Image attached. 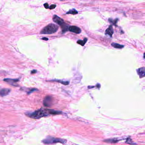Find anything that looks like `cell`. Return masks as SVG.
Returning <instances> with one entry per match:
<instances>
[{
  "instance_id": "cell-1",
  "label": "cell",
  "mask_w": 145,
  "mask_h": 145,
  "mask_svg": "<svg viewBox=\"0 0 145 145\" xmlns=\"http://www.w3.org/2000/svg\"><path fill=\"white\" fill-rule=\"evenodd\" d=\"M25 115L30 118L39 119L50 115L49 109H39L32 112H27Z\"/></svg>"
},
{
  "instance_id": "cell-2",
  "label": "cell",
  "mask_w": 145,
  "mask_h": 145,
  "mask_svg": "<svg viewBox=\"0 0 145 145\" xmlns=\"http://www.w3.org/2000/svg\"><path fill=\"white\" fill-rule=\"evenodd\" d=\"M58 29V25L53 23H50L45 27H44L42 29L40 33L43 35L52 34L56 32Z\"/></svg>"
},
{
  "instance_id": "cell-3",
  "label": "cell",
  "mask_w": 145,
  "mask_h": 145,
  "mask_svg": "<svg viewBox=\"0 0 145 145\" xmlns=\"http://www.w3.org/2000/svg\"><path fill=\"white\" fill-rule=\"evenodd\" d=\"M42 142L45 144H53L54 143H65L66 142V141L63 139L56 138L54 137L48 136L46 137L45 139H44Z\"/></svg>"
},
{
  "instance_id": "cell-4",
  "label": "cell",
  "mask_w": 145,
  "mask_h": 145,
  "mask_svg": "<svg viewBox=\"0 0 145 145\" xmlns=\"http://www.w3.org/2000/svg\"><path fill=\"white\" fill-rule=\"evenodd\" d=\"M52 19L54 23H56L60 26L62 29V31L63 33L67 31V29L68 28V25L65 23L63 19L57 15H54L53 16Z\"/></svg>"
},
{
  "instance_id": "cell-5",
  "label": "cell",
  "mask_w": 145,
  "mask_h": 145,
  "mask_svg": "<svg viewBox=\"0 0 145 145\" xmlns=\"http://www.w3.org/2000/svg\"><path fill=\"white\" fill-rule=\"evenodd\" d=\"M53 101V99L52 96H47L44 99L43 101L44 105L46 107H50L52 106Z\"/></svg>"
},
{
  "instance_id": "cell-6",
  "label": "cell",
  "mask_w": 145,
  "mask_h": 145,
  "mask_svg": "<svg viewBox=\"0 0 145 145\" xmlns=\"http://www.w3.org/2000/svg\"><path fill=\"white\" fill-rule=\"evenodd\" d=\"M68 30L69 31L76 34H79L81 32V30L79 27L75 26H72L68 27Z\"/></svg>"
},
{
  "instance_id": "cell-7",
  "label": "cell",
  "mask_w": 145,
  "mask_h": 145,
  "mask_svg": "<svg viewBox=\"0 0 145 145\" xmlns=\"http://www.w3.org/2000/svg\"><path fill=\"white\" fill-rule=\"evenodd\" d=\"M11 90L9 89H3L0 90V96L1 97H4L10 93Z\"/></svg>"
},
{
  "instance_id": "cell-8",
  "label": "cell",
  "mask_w": 145,
  "mask_h": 145,
  "mask_svg": "<svg viewBox=\"0 0 145 145\" xmlns=\"http://www.w3.org/2000/svg\"><path fill=\"white\" fill-rule=\"evenodd\" d=\"M137 73L139 75L140 77H145V68L144 67L139 68L137 70Z\"/></svg>"
},
{
  "instance_id": "cell-9",
  "label": "cell",
  "mask_w": 145,
  "mask_h": 145,
  "mask_svg": "<svg viewBox=\"0 0 145 145\" xmlns=\"http://www.w3.org/2000/svg\"><path fill=\"white\" fill-rule=\"evenodd\" d=\"M114 33L113 29L112 28V26L110 25L109 27L107 28L105 32V34L106 35H109L110 37H112V35Z\"/></svg>"
},
{
  "instance_id": "cell-10",
  "label": "cell",
  "mask_w": 145,
  "mask_h": 145,
  "mask_svg": "<svg viewBox=\"0 0 145 145\" xmlns=\"http://www.w3.org/2000/svg\"><path fill=\"white\" fill-rule=\"evenodd\" d=\"M4 81H5L6 82L10 83V84H13V83L18 82L19 80L18 79H9V78H6V79H4Z\"/></svg>"
},
{
  "instance_id": "cell-11",
  "label": "cell",
  "mask_w": 145,
  "mask_h": 145,
  "mask_svg": "<svg viewBox=\"0 0 145 145\" xmlns=\"http://www.w3.org/2000/svg\"><path fill=\"white\" fill-rule=\"evenodd\" d=\"M111 45L112 46H113L114 48H116V49H121L124 47V46L123 45H120L119 44H117L115 43H112V44H111Z\"/></svg>"
},
{
  "instance_id": "cell-12",
  "label": "cell",
  "mask_w": 145,
  "mask_h": 145,
  "mask_svg": "<svg viewBox=\"0 0 145 145\" xmlns=\"http://www.w3.org/2000/svg\"><path fill=\"white\" fill-rule=\"evenodd\" d=\"M119 140L116 138H112V139H107L104 140V142L106 143H115L118 142Z\"/></svg>"
},
{
  "instance_id": "cell-13",
  "label": "cell",
  "mask_w": 145,
  "mask_h": 145,
  "mask_svg": "<svg viewBox=\"0 0 145 145\" xmlns=\"http://www.w3.org/2000/svg\"><path fill=\"white\" fill-rule=\"evenodd\" d=\"M62 112L58 111L56 110H52V109H49V113L50 115H56V114H60Z\"/></svg>"
},
{
  "instance_id": "cell-14",
  "label": "cell",
  "mask_w": 145,
  "mask_h": 145,
  "mask_svg": "<svg viewBox=\"0 0 145 145\" xmlns=\"http://www.w3.org/2000/svg\"><path fill=\"white\" fill-rule=\"evenodd\" d=\"M87 40H88V39H87V38H85L83 41H82V40H78L77 42V44L81 45V46H83L85 45V44L86 43Z\"/></svg>"
},
{
  "instance_id": "cell-15",
  "label": "cell",
  "mask_w": 145,
  "mask_h": 145,
  "mask_svg": "<svg viewBox=\"0 0 145 145\" xmlns=\"http://www.w3.org/2000/svg\"><path fill=\"white\" fill-rule=\"evenodd\" d=\"M77 13H78L77 11L75 9H70L66 13V14H72V15H76Z\"/></svg>"
},
{
  "instance_id": "cell-16",
  "label": "cell",
  "mask_w": 145,
  "mask_h": 145,
  "mask_svg": "<svg viewBox=\"0 0 145 145\" xmlns=\"http://www.w3.org/2000/svg\"><path fill=\"white\" fill-rule=\"evenodd\" d=\"M54 81H56L57 82H59V83H60L64 85H68V84L69 83V81H60V80H54Z\"/></svg>"
},
{
  "instance_id": "cell-17",
  "label": "cell",
  "mask_w": 145,
  "mask_h": 145,
  "mask_svg": "<svg viewBox=\"0 0 145 145\" xmlns=\"http://www.w3.org/2000/svg\"><path fill=\"white\" fill-rule=\"evenodd\" d=\"M37 91V89H35V88L31 89H30V90H29V91L27 92V94L29 95V94H31L34 91Z\"/></svg>"
},
{
  "instance_id": "cell-18",
  "label": "cell",
  "mask_w": 145,
  "mask_h": 145,
  "mask_svg": "<svg viewBox=\"0 0 145 145\" xmlns=\"http://www.w3.org/2000/svg\"><path fill=\"white\" fill-rule=\"evenodd\" d=\"M56 5L55 4H52V5H51L50 6H49V9H54L56 7Z\"/></svg>"
},
{
  "instance_id": "cell-19",
  "label": "cell",
  "mask_w": 145,
  "mask_h": 145,
  "mask_svg": "<svg viewBox=\"0 0 145 145\" xmlns=\"http://www.w3.org/2000/svg\"><path fill=\"white\" fill-rule=\"evenodd\" d=\"M44 6L45 7V8L46 9H48L49 8V4L48 3H45V4H44Z\"/></svg>"
},
{
  "instance_id": "cell-20",
  "label": "cell",
  "mask_w": 145,
  "mask_h": 145,
  "mask_svg": "<svg viewBox=\"0 0 145 145\" xmlns=\"http://www.w3.org/2000/svg\"><path fill=\"white\" fill-rule=\"evenodd\" d=\"M36 72H37V70H33L32 71L31 73L32 74H35V73H36Z\"/></svg>"
},
{
  "instance_id": "cell-21",
  "label": "cell",
  "mask_w": 145,
  "mask_h": 145,
  "mask_svg": "<svg viewBox=\"0 0 145 145\" xmlns=\"http://www.w3.org/2000/svg\"><path fill=\"white\" fill-rule=\"evenodd\" d=\"M42 39L43 40H45V41H48L49 39H48V38H47V37H44L43 38H42Z\"/></svg>"
},
{
  "instance_id": "cell-22",
  "label": "cell",
  "mask_w": 145,
  "mask_h": 145,
  "mask_svg": "<svg viewBox=\"0 0 145 145\" xmlns=\"http://www.w3.org/2000/svg\"><path fill=\"white\" fill-rule=\"evenodd\" d=\"M143 58L145 59V53H144V54H143Z\"/></svg>"
}]
</instances>
